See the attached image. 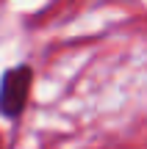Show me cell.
I'll list each match as a JSON object with an SVG mask.
<instances>
[{
  "mask_svg": "<svg viewBox=\"0 0 147 149\" xmlns=\"http://www.w3.org/2000/svg\"><path fill=\"white\" fill-rule=\"evenodd\" d=\"M31 80H33V69L28 64L11 66L0 80V113L6 119H17L25 111L28 94H31Z\"/></svg>",
  "mask_w": 147,
  "mask_h": 149,
  "instance_id": "1",
  "label": "cell"
}]
</instances>
